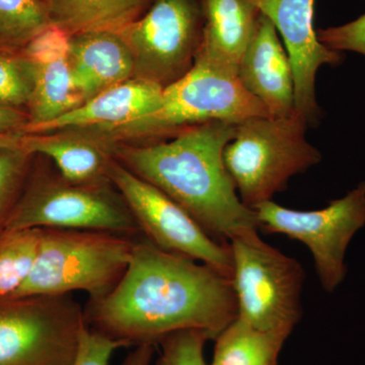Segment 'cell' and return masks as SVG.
Masks as SVG:
<instances>
[{
    "instance_id": "obj_1",
    "label": "cell",
    "mask_w": 365,
    "mask_h": 365,
    "mask_svg": "<svg viewBox=\"0 0 365 365\" xmlns=\"http://www.w3.org/2000/svg\"><path fill=\"white\" fill-rule=\"evenodd\" d=\"M237 313L230 278L137 237L123 277L102 299L88 300L85 319L93 330L135 347L182 330L215 340Z\"/></svg>"
},
{
    "instance_id": "obj_2",
    "label": "cell",
    "mask_w": 365,
    "mask_h": 365,
    "mask_svg": "<svg viewBox=\"0 0 365 365\" xmlns=\"http://www.w3.org/2000/svg\"><path fill=\"white\" fill-rule=\"evenodd\" d=\"M237 124L205 122L155 143L119 144L114 158L179 204L216 241L259 230L255 211L242 202L223 162Z\"/></svg>"
},
{
    "instance_id": "obj_3",
    "label": "cell",
    "mask_w": 365,
    "mask_h": 365,
    "mask_svg": "<svg viewBox=\"0 0 365 365\" xmlns=\"http://www.w3.org/2000/svg\"><path fill=\"white\" fill-rule=\"evenodd\" d=\"M255 117H270L237 76L195 62L181 79L165 88L155 111L129 123L90 128L113 146L163 140L197 124L222 121L239 124Z\"/></svg>"
},
{
    "instance_id": "obj_4",
    "label": "cell",
    "mask_w": 365,
    "mask_h": 365,
    "mask_svg": "<svg viewBox=\"0 0 365 365\" xmlns=\"http://www.w3.org/2000/svg\"><path fill=\"white\" fill-rule=\"evenodd\" d=\"M134 241L135 237L102 230L41 228L35 266L14 297L83 292L90 300L102 299L126 272Z\"/></svg>"
},
{
    "instance_id": "obj_5",
    "label": "cell",
    "mask_w": 365,
    "mask_h": 365,
    "mask_svg": "<svg viewBox=\"0 0 365 365\" xmlns=\"http://www.w3.org/2000/svg\"><path fill=\"white\" fill-rule=\"evenodd\" d=\"M307 127L297 113L287 118H250L237 124L223 162L245 206L254 211L272 201L290 178L321 162V153L307 140Z\"/></svg>"
},
{
    "instance_id": "obj_6",
    "label": "cell",
    "mask_w": 365,
    "mask_h": 365,
    "mask_svg": "<svg viewBox=\"0 0 365 365\" xmlns=\"http://www.w3.org/2000/svg\"><path fill=\"white\" fill-rule=\"evenodd\" d=\"M35 155L7 230L61 228L141 235L123 197L111 181L74 184Z\"/></svg>"
},
{
    "instance_id": "obj_7",
    "label": "cell",
    "mask_w": 365,
    "mask_h": 365,
    "mask_svg": "<svg viewBox=\"0 0 365 365\" xmlns=\"http://www.w3.org/2000/svg\"><path fill=\"white\" fill-rule=\"evenodd\" d=\"M228 245L237 317L260 330L292 334L302 316V266L264 242L258 230L242 232Z\"/></svg>"
},
{
    "instance_id": "obj_8",
    "label": "cell",
    "mask_w": 365,
    "mask_h": 365,
    "mask_svg": "<svg viewBox=\"0 0 365 365\" xmlns=\"http://www.w3.org/2000/svg\"><path fill=\"white\" fill-rule=\"evenodd\" d=\"M85 309L71 294L0 299V365H72Z\"/></svg>"
},
{
    "instance_id": "obj_9",
    "label": "cell",
    "mask_w": 365,
    "mask_h": 365,
    "mask_svg": "<svg viewBox=\"0 0 365 365\" xmlns=\"http://www.w3.org/2000/svg\"><path fill=\"white\" fill-rule=\"evenodd\" d=\"M200 0H153L141 18L118 32L133 57V78L165 90L186 76L202 41Z\"/></svg>"
},
{
    "instance_id": "obj_10",
    "label": "cell",
    "mask_w": 365,
    "mask_h": 365,
    "mask_svg": "<svg viewBox=\"0 0 365 365\" xmlns=\"http://www.w3.org/2000/svg\"><path fill=\"white\" fill-rule=\"evenodd\" d=\"M254 211L259 230L306 245L313 255L322 287L333 292L345 278L346 250L365 225V182L319 210H294L268 201Z\"/></svg>"
},
{
    "instance_id": "obj_11",
    "label": "cell",
    "mask_w": 365,
    "mask_h": 365,
    "mask_svg": "<svg viewBox=\"0 0 365 365\" xmlns=\"http://www.w3.org/2000/svg\"><path fill=\"white\" fill-rule=\"evenodd\" d=\"M107 175L146 240L165 251L205 264L232 279L230 245L210 237L179 204L115 158Z\"/></svg>"
},
{
    "instance_id": "obj_12",
    "label": "cell",
    "mask_w": 365,
    "mask_h": 365,
    "mask_svg": "<svg viewBox=\"0 0 365 365\" xmlns=\"http://www.w3.org/2000/svg\"><path fill=\"white\" fill-rule=\"evenodd\" d=\"M284 41L295 88V110L307 125L316 126L322 109L317 102L316 78L323 66H337L342 52L322 44L314 28L316 0H251Z\"/></svg>"
},
{
    "instance_id": "obj_13",
    "label": "cell",
    "mask_w": 365,
    "mask_h": 365,
    "mask_svg": "<svg viewBox=\"0 0 365 365\" xmlns=\"http://www.w3.org/2000/svg\"><path fill=\"white\" fill-rule=\"evenodd\" d=\"M237 78L270 117L287 118L297 113L292 62L279 34L264 14L242 56Z\"/></svg>"
},
{
    "instance_id": "obj_14",
    "label": "cell",
    "mask_w": 365,
    "mask_h": 365,
    "mask_svg": "<svg viewBox=\"0 0 365 365\" xmlns=\"http://www.w3.org/2000/svg\"><path fill=\"white\" fill-rule=\"evenodd\" d=\"M202 41L195 62L237 76L261 13L251 0H200Z\"/></svg>"
},
{
    "instance_id": "obj_15",
    "label": "cell",
    "mask_w": 365,
    "mask_h": 365,
    "mask_svg": "<svg viewBox=\"0 0 365 365\" xmlns=\"http://www.w3.org/2000/svg\"><path fill=\"white\" fill-rule=\"evenodd\" d=\"M163 88L155 83L131 78L98 93L81 107L26 134L66 129L110 128L129 123L155 111Z\"/></svg>"
},
{
    "instance_id": "obj_16",
    "label": "cell",
    "mask_w": 365,
    "mask_h": 365,
    "mask_svg": "<svg viewBox=\"0 0 365 365\" xmlns=\"http://www.w3.org/2000/svg\"><path fill=\"white\" fill-rule=\"evenodd\" d=\"M21 146L51 160L68 182L96 184L110 181L107 172L114 158V146L88 129L24 134Z\"/></svg>"
},
{
    "instance_id": "obj_17",
    "label": "cell",
    "mask_w": 365,
    "mask_h": 365,
    "mask_svg": "<svg viewBox=\"0 0 365 365\" xmlns=\"http://www.w3.org/2000/svg\"><path fill=\"white\" fill-rule=\"evenodd\" d=\"M67 62L74 86L85 103L134 76L130 49L118 32L73 36Z\"/></svg>"
},
{
    "instance_id": "obj_18",
    "label": "cell",
    "mask_w": 365,
    "mask_h": 365,
    "mask_svg": "<svg viewBox=\"0 0 365 365\" xmlns=\"http://www.w3.org/2000/svg\"><path fill=\"white\" fill-rule=\"evenodd\" d=\"M153 0H46L51 25L71 37L91 32H120L150 9Z\"/></svg>"
},
{
    "instance_id": "obj_19",
    "label": "cell",
    "mask_w": 365,
    "mask_h": 365,
    "mask_svg": "<svg viewBox=\"0 0 365 365\" xmlns=\"http://www.w3.org/2000/svg\"><path fill=\"white\" fill-rule=\"evenodd\" d=\"M36 67L35 88L26 106L30 121L24 129V134L85 104L83 96L74 86L67 58L52 63L36 64Z\"/></svg>"
},
{
    "instance_id": "obj_20",
    "label": "cell",
    "mask_w": 365,
    "mask_h": 365,
    "mask_svg": "<svg viewBox=\"0 0 365 365\" xmlns=\"http://www.w3.org/2000/svg\"><path fill=\"white\" fill-rule=\"evenodd\" d=\"M289 335L260 330L237 317L215 338L210 365H276Z\"/></svg>"
},
{
    "instance_id": "obj_21",
    "label": "cell",
    "mask_w": 365,
    "mask_h": 365,
    "mask_svg": "<svg viewBox=\"0 0 365 365\" xmlns=\"http://www.w3.org/2000/svg\"><path fill=\"white\" fill-rule=\"evenodd\" d=\"M41 228L6 230L0 237V299L14 297L32 273Z\"/></svg>"
},
{
    "instance_id": "obj_22",
    "label": "cell",
    "mask_w": 365,
    "mask_h": 365,
    "mask_svg": "<svg viewBox=\"0 0 365 365\" xmlns=\"http://www.w3.org/2000/svg\"><path fill=\"white\" fill-rule=\"evenodd\" d=\"M50 25L46 0H0V51H25Z\"/></svg>"
},
{
    "instance_id": "obj_23",
    "label": "cell",
    "mask_w": 365,
    "mask_h": 365,
    "mask_svg": "<svg viewBox=\"0 0 365 365\" xmlns=\"http://www.w3.org/2000/svg\"><path fill=\"white\" fill-rule=\"evenodd\" d=\"M35 155L24 148H0V237L7 230Z\"/></svg>"
},
{
    "instance_id": "obj_24",
    "label": "cell",
    "mask_w": 365,
    "mask_h": 365,
    "mask_svg": "<svg viewBox=\"0 0 365 365\" xmlns=\"http://www.w3.org/2000/svg\"><path fill=\"white\" fill-rule=\"evenodd\" d=\"M36 74L37 67L25 53L0 51V106L26 111Z\"/></svg>"
},
{
    "instance_id": "obj_25",
    "label": "cell",
    "mask_w": 365,
    "mask_h": 365,
    "mask_svg": "<svg viewBox=\"0 0 365 365\" xmlns=\"http://www.w3.org/2000/svg\"><path fill=\"white\" fill-rule=\"evenodd\" d=\"M211 339L201 330H182L170 334L160 342L162 351L155 365H208L204 347Z\"/></svg>"
},
{
    "instance_id": "obj_26",
    "label": "cell",
    "mask_w": 365,
    "mask_h": 365,
    "mask_svg": "<svg viewBox=\"0 0 365 365\" xmlns=\"http://www.w3.org/2000/svg\"><path fill=\"white\" fill-rule=\"evenodd\" d=\"M71 39L66 31L50 25L26 46L24 53L36 64L52 63L67 58Z\"/></svg>"
},
{
    "instance_id": "obj_27",
    "label": "cell",
    "mask_w": 365,
    "mask_h": 365,
    "mask_svg": "<svg viewBox=\"0 0 365 365\" xmlns=\"http://www.w3.org/2000/svg\"><path fill=\"white\" fill-rule=\"evenodd\" d=\"M120 348L127 346L106 337L86 323L79 335L78 353L72 365H109L113 354Z\"/></svg>"
},
{
    "instance_id": "obj_28",
    "label": "cell",
    "mask_w": 365,
    "mask_h": 365,
    "mask_svg": "<svg viewBox=\"0 0 365 365\" xmlns=\"http://www.w3.org/2000/svg\"><path fill=\"white\" fill-rule=\"evenodd\" d=\"M322 44L338 52L351 51L365 56V14L344 25L317 31Z\"/></svg>"
},
{
    "instance_id": "obj_29",
    "label": "cell",
    "mask_w": 365,
    "mask_h": 365,
    "mask_svg": "<svg viewBox=\"0 0 365 365\" xmlns=\"http://www.w3.org/2000/svg\"><path fill=\"white\" fill-rule=\"evenodd\" d=\"M29 121L30 120L26 110L0 106V133H23Z\"/></svg>"
},
{
    "instance_id": "obj_30",
    "label": "cell",
    "mask_w": 365,
    "mask_h": 365,
    "mask_svg": "<svg viewBox=\"0 0 365 365\" xmlns=\"http://www.w3.org/2000/svg\"><path fill=\"white\" fill-rule=\"evenodd\" d=\"M155 346H135L132 351L127 354L123 362L120 365H150L153 361Z\"/></svg>"
},
{
    "instance_id": "obj_31",
    "label": "cell",
    "mask_w": 365,
    "mask_h": 365,
    "mask_svg": "<svg viewBox=\"0 0 365 365\" xmlns=\"http://www.w3.org/2000/svg\"><path fill=\"white\" fill-rule=\"evenodd\" d=\"M24 133L14 132V133H0V148H19L21 146Z\"/></svg>"
}]
</instances>
